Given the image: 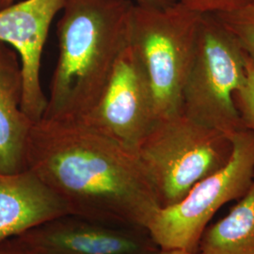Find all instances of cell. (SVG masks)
<instances>
[{"label":"cell","instance_id":"obj_1","mask_svg":"<svg viewBox=\"0 0 254 254\" xmlns=\"http://www.w3.org/2000/svg\"><path fill=\"white\" fill-rule=\"evenodd\" d=\"M26 169L78 218L147 231L161 208L135 150L78 122L33 123Z\"/></svg>","mask_w":254,"mask_h":254},{"label":"cell","instance_id":"obj_2","mask_svg":"<svg viewBox=\"0 0 254 254\" xmlns=\"http://www.w3.org/2000/svg\"><path fill=\"white\" fill-rule=\"evenodd\" d=\"M133 0H65L59 58L42 119L80 122L93 109L128 44Z\"/></svg>","mask_w":254,"mask_h":254},{"label":"cell","instance_id":"obj_3","mask_svg":"<svg viewBox=\"0 0 254 254\" xmlns=\"http://www.w3.org/2000/svg\"><path fill=\"white\" fill-rule=\"evenodd\" d=\"M161 207L182 200L227 163L230 136L179 112L155 121L135 149Z\"/></svg>","mask_w":254,"mask_h":254},{"label":"cell","instance_id":"obj_4","mask_svg":"<svg viewBox=\"0 0 254 254\" xmlns=\"http://www.w3.org/2000/svg\"><path fill=\"white\" fill-rule=\"evenodd\" d=\"M200 15L178 2L165 7L135 3L131 10L128 39L151 83L156 120L181 112Z\"/></svg>","mask_w":254,"mask_h":254},{"label":"cell","instance_id":"obj_5","mask_svg":"<svg viewBox=\"0 0 254 254\" xmlns=\"http://www.w3.org/2000/svg\"><path fill=\"white\" fill-rule=\"evenodd\" d=\"M246 65V54L233 34L214 14H201L182 113L230 137L245 129L235 94L244 81Z\"/></svg>","mask_w":254,"mask_h":254},{"label":"cell","instance_id":"obj_6","mask_svg":"<svg viewBox=\"0 0 254 254\" xmlns=\"http://www.w3.org/2000/svg\"><path fill=\"white\" fill-rule=\"evenodd\" d=\"M227 163L197 183L176 203L161 207L147 227L160 250L198 252L209 221L224 204L239 200L254 180V133L242 129L231 136Z\"/></svg>","mask_w":254,"mask_h":254},{"label":"cell","instance_id":"obj_7","mask_svg":"<svg viewBox=\"0 0 254 254\" xmlns=\"http://www.w3.org/2000/svg\"><path fill=\"white\" fill-rule=\"evenodd\" d=\"M155 121L151 83L128 39L99 100L78 123L135 150Z\"/></svg>","mask_w":254,"mask_h":254},{"label":"cell","instance_id":"obj_8","mask_svg":"<svg viewBox=\"0 0 254 254\" xmlns=\"http://www.w3.org/2000/svg\"><path fill=\"white\" fill-rule=\"evenodd\" d=\"M14 239L31 254H155L159 250L145 230L72 215L45 222Z\"/></svg>","mask_w":254,"mask_h":254},{"label":"cell","instance_id":"obj_9","mask_svg":"<svg viewBox=\"0 0 254 254\" xmlns=\"http://www.w3.org/2000/svg\"><path fill=\"white\" fill-rule=\"evenodd\" d=\"M65 0H24L0 9V41L18 54L24 78L22 109L34 123L43 118L47 97L41 84L44 47Z\"/></svg>","mask_w":254,"mask_h":254},{"label":"cell","instance_id":"obj_10","mask_svg":"<svg viewBox=\"0 0 254 254\" xmlns=\"http://www.w3.org/2000/svg\"><path fill=\"white\" fill-rule=\"evenodd\" d=\"M68 215L64 201L30 170L0 173V243Z\"/></svg>","mask_w":254,"mask_h":254},{"label":"cell","instance_id":"obj_11","mask_svg":"<svg viewBox=\"0 0 254 254\" xmlns=\"http://www.w3.org/2000/svg\"><path fill=\"white\" fill-rule=\"evenodd\" d=\"M24 78L16 51L0 41V173L26 170L33 121L23 111Z\"/></svg>","mask_w":254,"mask_h":254},{"label":"cell","instance_id":"obj_12","mask_svg":"<svg viewBox=\"0 0 254 254\" xmlns=\"http://www.w3.org/2000/svg\"><path fill=\"white\" fill-rule=\"evenodd\" d=\"M198 251L202 254H254V180L227 215L204 230Z\"/></svg>","mask_w":254,"mask_h":254},{"label":"cell","instance_id":"obj_13","mask_svg":"<svg viewBox=\"0 0 254 254\" xmlns=\"http://www.w3.org/2000/svg\"><path fill=\"white\" fill-rule=\"evenodd\" d=\"M214 15L236 38L254 66V1L238 9Z\"/></svg>","mask_w":254,"mask_h":254},{"label":"cell","instance_id":"obj_14","mask_svg":"<svg viewBox=\"0 0 254 254\" xmlns=\"http://www.w3.org/2000/svg\"><path fill=\"white\" fill-rule=\"evenodd\" d=\"M235 104L243 127L254 133V66L248 58L245 78L235 94Z\"/></svg>","mask_w":254,"mask_h":254},{"label":"cell","instance_id":"obj_15","mask_svg":"<svg viewBox=\"0 0 254 254\" xmlns=\"http://www.w3.org/2000/svg\"><path fill=\"white\" fill-rule=\"evenodd\" d=\"M187 9L200 14L228 12L244 6L253 0H175Z\"/></svg>","mask_w":254,"mask_h":254},{"label":"cell","instance_id":"obj_16","mask_svg":"<svg viewBox=\"0 0 254 254\" xmlns=\"http://www.w3.org/2000/svg\"><path fill=\"white\" fill-rule=\"evenodd\" d=\"M0 254H31L24 250L14 238H11V241L4 246L0 247Z\"/></svg>","mask_w":254,"mask_h":254},{"label":"cell","instance_id":"obj_17","mask_svg":"<svg viewBox=\"0 0 254 254\" xmlns=\"http://www.w3.org/2000/svg\"><path fill=\"white\" fill-rule=\"evenodd\" d=\"M136 4L143 6H153V7H165L173 2L174 0H133Z\"/></svg>","mask_w":254,"mask_h":254},{"label":"cell","instance_id":"obj_18","mask_svg":"<svg viewBox=\"0 0 254 254\" xmlns=\"http://www.w3.org/2000/svg\"><path fill=\"white\" fill-rule=\"evenodd\" d=\"M155 254H202L198 252H191L187 250H179V249H173V250H158V252Z\"/></svg>","mask_w":254,"mask_h":254},{"label":"cell","instance_id":"obj_19","mask_svg":"<svg viewBox=\"0 0 254 254\" xmlns=\"http://www.w3.org/2000/svg\"><path fill=\"white\" fill-rule=\"evenodd\" d=\"M13 2H14V0H0V9H4L9 5L13 4Z\"/></svg>","mask_w":254,"mask_h":254},{"label":"cell","instance_id":"obj_20","mask_svg":"<svg viewBox=\"0 0 254 254\" xmlns=\"http://www.w3.org/2000/svg\"><path fill=\"white\" fill-rule=\"evenodd\" d=\"M253 1H254V0H253Z\"/></svg>","mask_w":254,"mask_h":254}]
</instances>
